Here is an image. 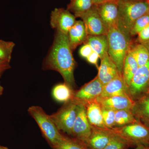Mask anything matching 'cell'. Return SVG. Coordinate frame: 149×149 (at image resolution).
I'll list each match as a JSON object with an SVG mask.
<instances>
[{"instance_id":"obj_22","label":"cell","mask_w":149,"mask_h":149,"mask_svg":"<svg viewBox=\"0 0 149 149\" xmlns=\"http://www.w3.org/2000/svg\"><path fill=\"white\" fill-rule=\"evenodd\" d=\"M74 91L66 83H60L54 87L52 95L56 101L65 103L73 98Z\"/></svg>"},{"instance_id":"obj_3","label":"cell","mask_w":149,"mask_h":149,"mask_svg":"<svg viewBox=\"0 0 149 149\" xmlns=\"http://www.w3.org/2000/svg\"><path fill=\"white\" fill-rule=\"evenodd\" d=\"M107 35L108 42V54L114 62L119 73L122 75L124 60L132 43V40L117 27L109 29Z\"/></svg>"},{"instance_id":"obj_17","label":"cell","mask_w":149,"mask_h":149,"mask_svg":"<svg viewBox=\"0 0 149 149\" xmlns=\"http://www.w3.org/2000/svg\"><path fill=\"white\" fill-rule=\"evenodd\" d=\"M128 95V86L126 85L123 75H119L104 85L100 97H108L113 96Z\"/></svg>"},{"instance_id":"obj_18","label":"cell","mask_w":149,"mask_h":149,"mask_svg":"<svg viewBox=\"0 0 149 149\" xmlns=\"http://www.w3.org/2000/svg\"><path fill=\"white\" fill-rule=\"evenodd\" d=\"M68 35L70 47L72 51L74 50L78 46L84 44L88 35L83 21L76 20L70 29Z\"/></svg>"},{"instance_id":"obj_19","label":"cell","mask_w":149,"mask_h":149,"mask_svg":"<svg viewBox=\"0 0 149 149\" xmlns=\"http://www.w3.org/2000/svg\"><path fill=\"white\" fill-rule=\"evenodd\" d=\"M84 106L86 109L87 118L91 126L107 128L104 125L101 107L96 100Z\"/></svg>"},{"instance_id":"obj_29","label":"cell","mask_w":149,"mask_h":149,"mask_svg":"<svg viewBox=\"0 0 149 149\" xmlns=\"http://www.w3.org/2000/svg\"><path fill=\"white\" fill-rule=\"evenodd\" d=\"M113 133L114 135L111 140L104 149H126L130 146L127 141Z\"/></svg>"},{"instance_id":"obj_31","label":"cell","mask_w":149,"mask_h":149,"mask_svg":"<svg viewBox=\"0 0 149 149\" xmlns=\"http://www.w3.org/2000/svg\"><path fill=\"white\" fill-rule=\"evenodd\" d=\"M138 40L141 44H144L149 41V24L138 34Z\"/></svg>"},{"instance_id":"obj_7","label":"cell","mask_w":149,"mask_h":149,"mask_svg":"<svg viewBox=\"0 0 149 149\" xmlns=\"http://www.w3.org/2000/svg\"><path fill=\"white\" fill-rule=\"evenodd\" d=\"M149 91V61L139 67L128 86L129 96L135 101Z\"/></svg>"},{"instance_id":"obj_32","label":"cell","mask_w":149,"mask_h":149,"mask_svg":"<svg viewBox=\"0 0 149 149\" xmlns=\"http://www.w3.org/2000/svg\"><path fill=\"white\" fill-rule=\"evenodd\" d=\"M93 52L91 46L88 44H85L80 48L79 53L83 58H87Z\"/></svg>"},{"instance_id":"obj_37","label":"cell","mask_w":149,"mask_h":149,"mask_svg":"<svg viewBox=\"0 0 149 149\" xmlns=\"http://www.w3.org/2000/svg\"><path fill=\"white\" fill-rule=\"evenodd\" d=\"M142 44H143V45H144L147 48V49L148 50L149 52V41L148 42H147Z\"/></svg>"},{"instance_id":"obj_5","label":"cell","mask_w":149,"mask_h":149,"mask_svg":"<svg viewBox=\"0 0 149 149\" xmlns=\"http://www.w3.org/2000/svg\"><path fill=\"white\" fill-rule=\"evenodd\" d=\"M111 129L130 146L149 145V127L139 121Z\"/></svg>"},{"instance_id":"obj_38","label":"cell","mask_w":149,"mask_h":149,"mask_svg":"<svg viewBox=\"0 0 149 149\" xmlns=\"http://www.w3.org/2000/svg\"><path fill=\"white\" fill-rule=\"evenodd\" d=\"M3 91V88L2 86L0 84V96L2 95Z\"/></svg>"},{"instance_id":"obj_16","label":"cell","mask_w":149,"mask_h":149,"mask_svg":"<svg viewBox=\"0 0 149 149\" xmlns=\"http://www.w3.org/2000/svg\"><path fill=\"white\" fill-rule=\"evenodd\" d=\"M131 111L137 121L149 127V92L134 101Z\"/></svg>"},{"instance_id":"obj_41","label":"cell","mask_w":149,"mask_h":149,"mask_svg":"<svg viewBox=\"0 0 149 149\" xmlns=\"http://www.w3.org/2000/svg\"></svg>"},{"instance_id":"obj_6","label":"cell","mask_w":149,"mask_h":149,"mask_svg":"<svg viewBox=\"0 0 149 149\" xmlns=\"http://www.w3.org/2000/svg\"><path fill=\"white\" fill-rule=\"evenodd\" d=\"M78 102L73 99L64 103L55 113L50 115L58 129L72 135L78 110Z\"/></svg>"},{"instance_id":"obj_30","label":"cell","mask_w":149,"mask_h":149,"mask_svg":"<svg viewBox=\"0 0 149 149\" xmlns=\"http://www.w3.org/2000/svg\"><path fill=\"white\" fill-rule=\"evenodd\" d=\"M102 109L104 125L106 128L108 129L114 128L116 111L113 110L102 108Z\"/></svg>"},{"instance_id":"obj_14","label":"cell","mask_w":149,"mask_h":149,"mask_svg":"<svg viewBox=\"0 0 149 149\" xmlns=\"http://www.w3.org/2000/svg\"><path fill=\"white\" fill-rule=\"evenodd\" d=\"M92 128V133L86 144L90 149H104L114 135L112 130L93 126Z\"/></svg>"},{"instance_id":"obj_2","label":"cell","mask_w":149,"mask_h":149,"mask_svg":"<svg viewBox=\"0 0 149 149\" xmlns=\"http://www.w3.org/2000/svg\"><path fill=\"white\" fill-rule=\"evenodd\" d=\"M149 11V0H118L117 27L131 39L130 32L136 20Z\"/></svg>"},{"instance_id":"obj_12","label":"cell","mask_w":149,"mask_h":149,"mask_svg":"<svg viewBox=\"0 0 149 149\" xmlns=\"http://www.w3.org/2000/svg\"><path fill=\"white\" fill-rule=\"evenodd\" d=\"M100 16L107 28L117 27L118 0H112L96 5Z\"/></svg>"},{"instance_id":"obj_28","label":"cell","mask_w":149,"mask_h":149,"mask_svg":"<svg viewBox=\"0 0 149 149\" xmlns=\"http://www.w3.org/2000/svg\"><path fill=\"white\" fill-rule=\"evenodd\" d=\"M149 24V13L144 15L138 18L133 24L130 32V37L138 35L139 32Z\"/></svg>"},{"instance_id":"obj_39","label":"cell","mask_w":149,"mask_h":149,"mask_svg":"<svg viewBox=\"0 0 149 149\" xmlns=\"http://www.w3.org/2000/svg\"><path fill=\"white\" fill-rule=\"evenodd\" d=\"M0 149H8L6 147L0 145Z\"/></svg>"},{"instance_id":"obj_15","label":"cell","mask_w":149,"mask_h":149,"mask_svg":"<svg viewBox=\"0 0 149 149\" xmlns=\"http://www.w3.org/2000/svg\"><path fill=\"white\" fill-rule=\"evenodd\" d=\"M101 60V64L98 68V73L97 76L104 86L120 74L107 52L104 54Z\"/></svg>"},{"instance_id":"obj_8","label":"cell","mask_w":149,"mask_h":149,"mask_svg":"<svg viewBox=\"0 0 149 149\" xmlns=\"http://www.w3.org/2000/svg\"><path fill=\"white\" fill-rule=\"evenodd\" d=\"M78 18L84 22L88 36L107 35V33L109 29L100 16L96 4Z\"/></svg>"},{"instance_id":"obj_11","label":"cell","mask_w":149,"mask_h":149,"mask_svg":"<svg viewBox=\"0 0 149 149\" xmlns=\"http://www.w3.org/2000/svg\"><path fill=\"white\" fill-rule=\"evenodd\" d=\"M92 126L89 123L85 106L78 102V110L74 121L71 136L87 144L92 133Z\"/></svg>"},{"instance_id":"obj_21","label":"cell","mask_w":149,"mask_h":149,"mask_svg":"<svg viewBox=\"0 0 149 149\" xmlns=\"http://www.w3.org/2000/svg\"><path fill=\"white\" fill-rule=\"evenodd\" d=\"M139 67L137 61L129 50L125 56L122 71L123 77L128 88Z\"/></svg>"},{"instance_id":"obj_4","label":"cell","mask_w":149,"mask_h":149,"mask_svg":"<svg viewBox=\"0 0 149 149\" xmlns=\"http://www.w3.org/2000/svg\"><path fill=\"white\" fill-rule=\"evenodd\" d=\"M28 111L51 146L52 147L56 146L61 141L63 135L58 129L50 115L46 113L42 108L39 106L30 107Z\"/></svg>"},{"instance_id":"obj_9","label":"cell","mask_w":149,"mask_h":149,"mask_svg":"<svg viewBox=\"0 0 149 149\" xmlns=\"http://www.w3.org/2000/svg\"><path fill=\"white\" fill-rule=\"evenodd\" d=\"M104 85L96 76L93 80L82 86L79 90L74 91L72 99L85 105L95 100L100 97Z\"/></svg>"},{"instance_id":"obj_40","label":"cell","mask_w":149,"mask_h":149,"mask_svg":"<svg viewBox=\"0 0 149 149\" xmlns=\"http://www.w3.org/2000/svg\"><path fill=\"white\" fill-rule=\"evenodd\" d=\"M149 92H148V93H149Z\"/></svg>"},{"instance_id":"obj_35","label":"cell","mask_w":149,"mask_h":149,"mask_svg":"<svg viewBox=\"0 0 149 149\" xmlns=\"http://www.w3.org/2000/svg\"><path fill=\"white\" fill-rule=\"evenodd\" d=\"M135 149H149V145H141L136 146Z\"/></svg>"},{"instance_id":"obj_42","label":"cell","mask_w":149,"mask_h":149,"mask_svg":"<svg viewBox=\"0 0 149 149\" xmlns=\"http://www.w3.org/2000/svg\"><path fill=\"white\" fill-rule=\"evenodd\" d=\"M149 91H148V92H149Z\"/></svg>"},{"instance_id":"obj_20","label":"cell","mask_w":149,"mask_h":149,"mask_svg":"<svg viewBox=\"0 0 149 149\" xmlns=\"http://www.w3.org/2000/svg\"><path fill=\"white\" fill-rule=\"evenodd\" d=\"M85 44L91 46L93 51L99 55L101 60L108 52V42L107 35L88 36Z\"/></svg>"},{"instance_id":"obj_27","label":"cell","mask_w":149,"mask_h":149,"mask_svg":"<svg viewBox=\"0 0 149 149\" xmlns=\"http://www.w3.org/2000/svg\"><path fill=\"white\" fill-rule=\"evenodd\" d=\"M15 46L13 42L0 40V61L10 62Z\"/></svg>"},{"instance_id":"obj_10","label":"cell","mask_w":149,"mask_h":149,"mask_svg":"<svg viewBox=\"0 0 149 149\" xmlns=\"http://www.w3.org/2000/svg\"><path fill=\"white\" fill-rule=\"evenodd\" d=\"M76 21L75 16L67 9L56 8L51 13V27L63 34H68Z\"/></svg>"},{"instance_id":"obj_26","label":"cell","mask_w":149,"mask_h":149,"mask_svg":"<svg viewBox=\"0 0 149 149\" xmlns=\"http://www.w3.org/2000/svg\"><path fill=\"white\" fill-rule=\"evenodd\" d=\"M137 121L131 110H123L116 111L114 128L123 127Z\"/></svg>"},{"instance_id":"obj_24","label":"cell","mask_w":149,"mask_h":149,"mask_svg":"<svg viewBox=\"0 0 149 149\" xmlns=\"http://www.w3.org/2000/svg\"><path fill=\"white\" fill-rule=\"evenodd\" d=\"M129 51L137 61L139 67L143 66L149 61V52L144 45L139 43L130 45Z\"/></svg>"},{"instance_id":"obj_33","label":"cell","mask_w":149,"mask_h":149,"mask_svg":"<svg viewBox=\"0 0 149 149\" xmlns=\"http://www.w3.org/2000/svg\"><path fill=\"white\" fill-rule=\"evenodd\" d=\"M99 58H100L99 55L95 52L93 51L91 54L86 58V59L89 63L95 65L98 68L97 66V62Z\"/></svg>"},{"instance_id":"obj_1","label":"cell","mask_w":149,"mask_h":149,"mask_svg":"<svg viewBox=\"0 0 149 149\" xmlns=\"http://www.w3.org/2000/svg\"><path fill=\"white\" fill-rule=\"evenodd\" d=\"M72 52L68 35L56 31L52 45L44 61L43 68L59 72L64 83L73 89L75 87L74 72L76 62Z\"/></svg>"},{"instance_id":"obj_25","label":"cell","mask_w":149,"mask_h":149,"mask_svg":"<svg viewBox=\"0 0 149 149\" xmlns=\"http://www.w3.org/2000/svg\"><path fill=\"white\" fill-rule=\"evenodd\" d=\"M53 149H90L87 144L75 139H70L63 135L61 141L52 147Z\"/></svg>"},{"instance_id":"obj_23","label":"cell","mask_w":149,"mask_h":149,"mask_svg":"<svg viewBox=\"0 0 149 149\" xmlns=\"http://www.w3.org/2000/svg\"><path fill=\"white\" fill-rule=\"evenodd\" d=\"M95 4L94 0H70L67 9L73 14L76 18L90 10Z\"/></svg>"},{"instance_id":"obj_13","label":"cell","mask_w":149,"mask_h":149,"mask_svg":"<svg viewBox=\"0 0 149 149\" xmlns=\"http://www.w3.org/2000/svg\"><path fill=\"white\" fill-rule=\"evenodd\" d=\"M96 101L102 108L113 110L115 111L131 110L134 103V101L128 95L104 98L99 97Z\"/></svg>"},{"instance_id":"obj_36","label":"cell","mask_w":149,"mask_h":149,"mask_svg":"<svg viewBox=\"0 0 149 149\" xmlns=\"http://www.w3.org/2000/svg\"><path fill=\"white\" fill-rule=\"evenodd\" d=\"M110 1H112V0H94V3L95 4L97 5Z\"/></svg>"},{"instance_id":"obj_34","label":"cell","mask_w":149,"mask_h":149,"mask_svg":"<svg viewBox=\"0 0 149 149\" xmlns=\"http://www.w3.org/2000/svg\"><path fill=\"white\" fill-rule=\"evenodd\" d=\"M10 68V62L7 61H0V77H1L6 70Z\"/></svg>"}]
</instances>
